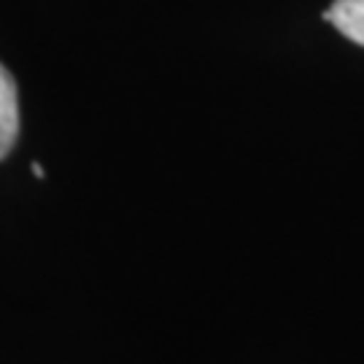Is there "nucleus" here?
<instances>
[{"label": "nucleus", "instance_id": "f257e3e1", "mask_svg": "<svg viewBox=\"0 0 364 364\" xmlns=\"http://www.w3.org/2000/svg\"><path fill=\"white\" fill-rule=\"evenodd\" d=\"M19 138V92L16 81L0 63V159L11 154Z\"/></svg>", "mask_w": 364, "mask_h": 364}, {"label": "nucleus", "instance_id": "f03ea898", "mask_svg": "<svg viewBox=\"0 0 364 364\" xmlns=\"http://www.w3.org/2000/svg\"><path fill=\"white\" fill-rule=\"evenodd\" d=\"M324 16L346 38L364 46V0H335Z\"/></svg>", "mask_w": 364, "mask_h": 364}, {"label": "nucleus", "instance_id": "7ed1b4c3", "mask_svg": "<svg viewBox=\"0 0 364 364\" xmlns=\"http://www.w3.org/2000/svg\"><path fill=\"white\" fill-rule=\"evenodd\" d=\"M33 173H36L38 178H43V168H41V165H33Z\"/></svg>", "mask_w": 364, "mask_h": 364}]
</instances>
